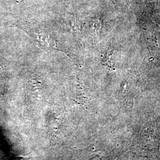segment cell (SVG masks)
<instances>
[{"label": "cell", "mask_w": 160, "mask_h": 160, "mask_svg": "<svg viewBox=\"0 0 160 160\" xmlns=\"http://www.w3.org/2000/svg\"><path fill=\"white\" fill-rule=\"evenodd\" d=\"M113 54V51H109L108 52L105 54L104 57L103 58V65H106L107 67H108L109 68H113V64L110 62V57L111 56H112Z\"/></svg>", "instance_id": "obj_1"}]
</instances>
